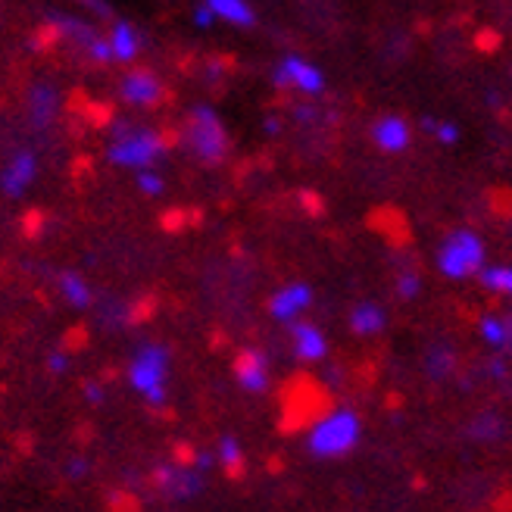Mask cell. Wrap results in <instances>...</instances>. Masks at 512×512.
<instances>
[{
    "label": "cell",
    "mask_w": 512,
    "mask_h": 512,
    "mask_svg": "<svg viewBox=\"0 0 512 512\" xmlns=\"http://www.w3.org/2000/svg\"><path fill=\"white\" fill-rule=\"evenodd\" d=\"M216 459L232 472H238L244 466V447H241V441L235 438V434H222V441L216 447Z\"/></svg>",
    "instance_id": "22"
},
{
    "label": "cell",
    "mask_w": 512,
    "mask_h": 512,
    "mask_svg": "<svg viewBox=\"0 0 512 512\" xmlns=\"http://www.w3.org/2000/svg\"><path fill=\"white\" fill-rule=\"evenodd\" d=\"M210 13L216 16V22H228L235 29H253L256 25V10L244 0H207Z\"/></svg>",
    "instance_id": "18"
},
{
    "label": "cell",
    "mask_w": 512,
    "mask_h": 512,
    "mask_svg": "<svg viewBox=\"0 0 512 512\" xmlns=\"http://www.w3.org/2000/svg\"><path fill=\"white\" fill-rule=\"evenodd\" d=\"M235 378L244 391L250 394H263L269 388V360H266V353L260 350H244L238 353V360H235Z\"/></svg>",
    "instance_id": "13"
},
{
    "label": "cell",
    "mask_w": 512,
    "mask_h": 512,
    "mask_svg": "<svg viewBox=\"0 0 512 512\" xmlns=\"http://www.w3.org/2000/svg\"><path fill=\"white\" fill-rule=\"evenodd\" d=\"M85 54H88L94 63H113V57H110V44H107V35H97V38L88 44Z\"/></svg>",
    "instance_id": "26"
},
{
    "label": "cell",
    "mask_w": 512,
    "mask_h": 512,
    "mask_svg": "<svg viewBox=\"0 0 512 512\" xmlns=\"http://www.w3.org/2000/svg\"><path fill=\"white\" fill-rule=\"evenodd\" d=\"M169 360L172 353L163 344H144L135 350V356L128 360V384L150 403L163 406L169 400Z\"/></svg>",
    "instance_id": "4"
},
{
    "label": "cell",
    "mask_w": 512,
    "mask_h": 512,
    "mask_svg": "<svg viewBox=\"0 0 512 512\" xmlns=\"http://www.w3.org/2000/svg\"><path fill=\"white\" fill-rule=\"evenodd\" d=\"M434 263H438V272L444 278L466 281L472 275H481V269L488 266V247H484V238L472 232V228H456V232H450L441 241Z\"/></svg>",
    "instance_id": "3"
},
{
    "label": "cell",
    "mask_w": 512,
    "mask_h": 512,
    "mask_svg": "<svg viewBox=\"0 0 512 512\" xmlns=\"http://www.w3.org/2000/svg\"><path fill=\"white\" fill-rule=\"evenodd\" d=\"M94 7V13H104V16H110L113 13V7L110 4H91Z\"/></svg>",
    "instance_id": "32"
},
{
    "label": "cell",
    "mask_w": 512,
    "mask_h": 512,
    "mask_svg": "<svg viewBox=\"0 0 512 512\" xmlns=\"http://www.w3.org/2000/svg\"><path fill=\"white\" fill-rule=\"evenodd\" d=\"M488 372H491L494 378H503V375H506V363H500V360H497V363H491V369H488Z\"/></svg>",
    "instance_id": "31"
},
{
    "label": "cell",
    "mask_w": 512,
    "mask_h": 512,
    "mask_svg": "<svg viewBox=\"0 0 512 512\" xmlns=\"http://www.w3.org/2000/svg\"><path fill=\"white\" fill-rule=\"evenodd\" d=\"M272 82L278 88H294L303 94H322L325 91V72L313 60L288 54V57H281L278 66L272 69Z\"/></svg>",
    "instance_id": "6"
},
{
    "label": "cell",
    "mask_w": 512,
    "mask_h": 512,
    "mask_svg": "<svg viewBox=\"0 0 512 512\" xmlns=\"http://www.w3.org/2000/svg\"><path fill=\"white\" fill-rule=\"evenodd\" d=\"M135 185H138V191H141V194L157 197V194H163V175H160L157 169L135 172Z\"/></svg>",
    "instance_id": "24"
},
{
    "label": "cell",
    "mask_w": 512,
    "mask_h": 512,
    "mask_svg": "<svg viewBox=\"0 0 512 512\" xmlns=\"http://www.w3.org/2000/svg\"><path fill=\"white\" fill-rule=\"evenodd\" d=\"M119 94L128 107H153V104H160L163 100V82L153 75L150 69H132L122 79L119 85Z\"/></svg>",
    "instance_id": "9"
},
{
    "label": "cell",
    "mask_w": 512,
    "mask_h": 512,
    "mask_svg": "<svg viewBox=\"0 0 512 512\" xmlns=\"http://www.w3.org/2000/svg\"><path fill=\"white\" fill-rule=\"evenodd\" d=\"M153 478H157V484L169 497H178V500L194 497L203 488V478L197 469H185V466H175V463H163L157 472H153Z\"/></svg>",
    "instance_id": "12"
},
{
    "label": "cell",
    "mask_w": 512,
    "mask_h": 512,
    "mask_svg": "<svg viewBox=\"0 0 512 512\" xmlns=\"http://www.w3.org/2000/svg\"><path fill=\"white\" fill-rule=\"evenodd\" d=\"M188 147L194 150V157L207 166H216L225 160V153L232 144H228V132L213 107L207 104L194 107L188 119Z\"/></svg>",
    "instance_id": "5"
},
{
    "label": "cell",
    "mask_w": 512,
    "mask_h": 512,
    "mask_svg": "<svg viewBox=\"0 0 512 512\" xmlns=\"http://www.w3.org/2000/svg\"><path fill=\"white\" fill-rule=\"evenodd\" d=\"M57 288H60V297L72 306V310H88V306L94 303V291L88 285V278L79 275V272H60L57 278Z\"/></svg>",
    "instance_id": "19"
},
{
    "label": "cell",
    "mask_w": 512,
    "mask_h": 512,
    "mask_svg": "<svg viewBox=\"0 0 512 512\" xmlns=\"http://www.w3.org/2000/svg\"><path fill=\"white\" fill-rule=\"evenodd\" d=\"M384 325H388V313L381 310L378 303H356L353 310H350V328H353V335H360V338H372V335H381Z\"/></svg>",
    "instance_id": "16"
},
{
    "label": "cell",
    "mask_w": 512,
    "mask_h": 512,
    "mask_svg": "<svg viewBox=\"0 0 512 512\" xmlns=\"http://www.w3.org/2000/svg\"><path fill=\"white\" fill-rule=\"evenodd\" d=\"M291 350L303 363H319L328 356V338L325 331L313 322H294L291 325Z\"/></svg>",
    "instance_id": "11"
},
{
    "label": "cell",
    "mask_w": 512,
    "mask_h": 512,
    "mask_svg": "<svg viewBox=\"0 0 512 512\" xmlns=\"http://www.w3.org/2000/svg\"><path fill=\"white\" fill-rule=\"evenodd\" d=\"M419 291H422V281H419L416 272H403L397 278V294H400V300H416Z\"/></svg>",
    "instance_id": "25"
},
{
    "label": "cell",
    "mask_w": 512,
    "mask_h": 512,
    "mask_svg": "<svg viewBox=\"0 0 512 512\" xmlns=\"http://www.w3.org/2000/svg\"><path fill=\"white\" fill-rule=\"evenodd\" d=\"M478 335L484 338V344H491L494 350L512 353V316H500V313L481 316Z\"/></svg>",
    "instance_id": "17"
},
{
    "label": "cell",
    "mask_w": 512,
    "mask_h": 512,
    "mask_svg": "<svg viewBox=\"0 0 512 512\" xmlns=\"http://www.w3.org/2000/svg\"><path fill=\"white\" fill-rule=\"evenodd\" d=\"M363 438V419L353 406H335L306 431V450L316 459H341Z\"/></svg>",
    "instance_id": "1"
},
{
    "label": "cell",
    "mask_w": 512,
    "mask_h": 512,
    "mask_svg": "<svg viewBox=\"0 0 512 512\" xmlns=\"http://www.w3.org/2000/svg\"><path fill=\"white\" fill-rule=\"evenodd\" d=\"M213 22H216V16L210 13L207 4H197V7H194V25H200V29H210Z\"/></svg>",
    "instance_id": "28"
},
{
    "label": "cell",
    "mask_w": 512,
    "mask_h": 512,
    "mask_svg": "<svg viewBox=\"0 0 512 512\" xmlns=\"http://www.w3.org/2000/svg\"><path fill=\"white\" fill-rule=\"evenodd\" d=\"M107 44H110V57L113 63H132L141 54V32L135 22L128 19H116L107 32Z\"/></svg>",
    "instance_id": "14"
},
{
    "label": "cell",
    "mask_w": 512,
    "mask_h": 512,
    "mask_svg": "<svg viewBox=\"0 0 512 512\" xmlns=\"http://www.w3.org/2000/svg\"><path fill=\"white\" fill-rule=\"evenodd\" d=\"M263 128H266L269 135H275V132H278V122H275V119H266V125H263Z\"/></svg>",
    "instance_id": "33"
},
{
    "label": "cell",
    "mask_w": 512,
    "mask_h": 512,
    "mask_svg": "<svg viewBox=\"0 0 512 512\" xmlns=\"http://www.w3.org/2000/svg\"><path fill=\"white\" fill-rule=\"evenodd\" d=\"M50 25H54V35L79 41L82 50H88V44L97 38V32L91 29V25L82 22L79 16H72V13H54V16H50Z\"/></svg>",
    "instance_id": "20"
},
{
    "label": "cell",
    "mask_w": 512,
    "mask_h": 512,
    "mask_svg": "<svg viewBox=\"0 0 512 512\" xmlns=\"http://www.w3.org/2000/svg\"><path fill=\"white\" fill-rule=\"evenodd\" d=\"M85 397H88V403H104V388H100L97 381H88L85 384Z\"/></svg>",
    "instance_id": "29"
},
{
    "label": "cell",
    "mask_w": 512,
    "mask_h": 512,
    "mask_svg": "<svg viewBox=\"0 0 512 512\" xmlns=\"http://www.w3.org/2000/svg\"><path fill=\"white\" fill-rule=\"evenodd\" d=\"M316 300L313 288L306 285V281H291V285H281L272 297H269V313L272 319L285 322V325H294L300 322V316L310 310Z\"/></svg>",
    "instance_id": "7"
},
{
    "label": "cell",
    "mask_w": 512,
    "mask_h": 512,
    "mask_svg": "<svg viewBox=\"0 0 512 512\" xmlns=\"http://www.w3.org/2000/svg\"><path fill=\"white\" fill-rule=\"evenodd\" d=\"M369 135H372L378 150H384V153H403L409 144H413V125H409L397 113H384V116H378L372 122Z\"/></svg>",
    "instance_id": "10"
},
{
    "label": "cell",
    "mask_w": 512,
    "mask_h": 512,
    "mask_svg": "<svg viewBox=\"0 0 512 512\" xmlns=\"http://www.w3.org/2000/svg\"><path fill=\"white\" fill-rule=\"evenodd\" d=\"M88 472V463H85V459H72V463H69V475L72 478H79V475H85Z\"/></svg>",
    "instance_id": "30"
},
{
    "label": "cell",
    "mask_w": 512,
    "mask_h": 512,
    "mask_svg": "<svg viewBox=\"0 0 512 512\" xmlns=\"http://www.w3.org/2000/svg\"><path fill=\"white\" fill-rule=\"evenodd\" d=\"M35 175H38V157H35V153L32 150H16L13 157L4 163V169H0V194L10 197V200L22 197L35 185Z\"/></svg>",
    "instance_id": "8"
},
{
    "label": "cell",
    "mask_w": 512,
    "mask_h": 512,
    "mask_svg": "<svg viewBox=\"0 0 512 512\" xmlns=\"http://www.w3.org/2000/svg\"><path fill=\"white\" fill-rule=\"evenodd\" d=\"M166 157V138L157 128H141L132 122H116L113 125V138L107 147V160L122 169H153Z\"/></svg>",
    "instance_id": "2"
},
{
    "label": "cell",
    "mask_w": 512,
    "mask_h": 512,
    "mask_svg": "<svg viewBox=\"0 0 512 512\" xmlns=\"http://www.w3.org/2000/svg\"><path fill=\"white\" fill-rule=\"evenodd\" d=\"M422 128H425V132H431L434 141L444 144V147H453L459 141V125L450 122V119H431V116H425L422 119Z\"/></svg>",
    "instance_id": "23"
},
{
    "label": "cell",
    "mask_w": 512,
    "mask_h": 512,
    "mask_svg": "<svg viewBox=\"0 0 512 512\" xmlns=\"http://www.w3.org/2000/svg\"><path fill=\"white\" fill-rule=\"evenodd\" d=\"M47 369L54 372V375H63V372H69V353H63V350H54L47 356Z\"/></svg>",
    "instance_id": "27"
},
{
    "label": "cell",
    "mask_w": 512,
    "mask_h": 512,
    "mask_svg": "<svg viewBox=\"0 0 512 512\" xmlns=\"http://www.w3.org/2000/svg\"><path fill=\"white\" fill-rule=\"evenodd\" d=\"M57 107H60V94L54 85L47 82H35L29 88V119L35 128H47L57 116Z\"/></svg>",
    "instance_id": "15"
},
{
    "label": "cell",
    "mask_w": 512,
    "mask_h": 512,
    "mask_svg": "<svg viewBox=\"0 0 512 512\" xmlns=\"http://www.w3.org/2000/svg\"><path fill=\"white\" fill-rule=\"evenodd\" d=\"M481 285L494 291V294H503L512 300V266H503V263H488L481 269Z\"/></svg>",
    "instance_id": "21"
}]
</instances>
